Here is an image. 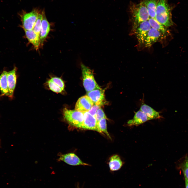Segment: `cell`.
Listing matches in <instances>:
<instances>
[{"label": "cell", "instance_id": "6da1fadb", "mask_svg": "<svg viewBox=\"0 0 188 188\" xmlns=\"http://www.w3.org/2000/svg\"><path fill=\"white\" fill-rule=\"evenodd\" d=\"M129 10L131 16L133 32L141 23L148 20L150 18L148 10L142 1L138 4L131 2Z\"/></svg>", "mask_w": 188, "mask_h": 188}, {"label": "cell", "instance_id": "7a4b0ae2", "mask_svg": "<svg viewBox=\"0 0 188 188\" xmlns=\"http://www.w3.org/2000/svg\"><path fill=\"white\" fill-rule=\"evenodd\" d=\"M168 0H158L155 19L160 23L168 28L173 25L172 11L173 7L168 3Z\"/></svg>", "mask_w": 188, "mask_h": 188}, {"label": "cell", "instance_id": "3957f363", "mask_svg": "<svg viewBox=\"0 0 188 188\" xmlns=\"http://www.w3.org/2000/svg\"><path fill=\"white\" fill-rule=\"evenodd\" d=\"M83 78V85L87 92L94 90L101 89L96 82L93 71L82 62L80 63Z\"/></svg>", "mask_w": 188, "mask_h": 188}, {"label": "cell", "instance_id": "277c9868", "mask_svg": "<svg viewBox=\"0 0 188 188\" xmlns=\"http://www.w3.org/2000/svg\"><path fill=\"white\" fill-rule=\"evenodd\" d=\"M63 115L64 119L70 125L81 128L84 119L83 112L65 108L63 110Z\"/></svg>", "mask_w": 188, "mask_h": 188}, {"label": "cell", "instance_id": "5b68a950", "mask_svg": "<svg viewBox=\"0 0 188 188\" xmlns=\"http://www.w3.org/2000/svg\"><path fill=\"white\" fill-rule=\"evenodd\" d=\"M39 13V10L35 9L29 13L23 11L20 13L22 27L24 30L33 29Z\"/></svg>", "mask_w": 188, "mask_h": 188}, {"label": "cell", "instance_id": "8992f818", "mask_svg": "<svg viewBox=\"0 0 188 188\" xmlns=\"http://www.w3.org/2000/svg\"><path fill=\"white\" fill-rule=\"evenodd\" d=\"M151 28L148 21H146L141 23L133 32L140 45H144L145 39Z\"/></svg>", "mask_w": 188, "mask_h": 188}, {"label": "cell", "instance_id": "52a82bcc", "mask_svg": "<svg viewBox=\"0 0 188 188\" xmlns=\"http://www.w3.org/2000/svg\"><path fill=\"white\" fill-rule=\"evenodd\" d=\"M165 37L161 32L151 27L145 39L144 45L145 47H150L154 43L162 40Z\"/></svg>", "mask_w": 188, "mask_h": 188}, {"label": "cell", "instance_id": "ba28073f", "mask_svg": "<svg viewBox=\"0 0 188 188\" xmlns=\"http://www.w3.org/2000/svg\"><path fill=\"white\" fill-rule=\"evenodd\" d=\"M84 119L81 128L96 131L103 133L99 130L95 116L90 114L87 111L84 112Z\"/></svg>", "mask_w": 188, "mask_h": 188}, {"label": "cell", "instance_id": "9c48e42d", "mask_svg": "<svg viewBox=\"0 0 188 188\" xmlns=\"http://www.w3.org/2000/svg\"><path fill=\"white\" fill-rule=\"evenodd\" d=\"M49 89L52 91L57 93H60L64 90V83L60 78L52 77L47 81Z\"/></svg>", "mask_w": 188, "mask_h": 188}, {"label": "cell", "instance_id": "30bf717a", "mask_svg": "<svg viewBox=\"0 0 188 188\" xmlns=\"http://www.w3.org/2000/svg\"><path fill=\"white\" fill-rule=\"evenodd\" d=\"M58 160L62 161L72 166L89 165L83 162L77 155L73 153L60 155Z\"/></svg>", "mask_w": 188, "mask_h": 188}, {"label": "cell", "instance_id": "8fae6325", "mask_svg": "<svg viewBox=\"0 0 188 188\" xmlns=\"http://www.w3.org/2000/svg\"><path fill=\"white\" fill-rule=\"evenodd\" d=\"M86 95L91 99L94 105L101 106L105 104L104 91L102 89H96L87 92Z\"/></svg>", "mask_w": 188, "mask_h": 188}, {"label": "cell", "instance_id": "7c38bea8", "mask_svg": "<svg viewBox=\"0 0 188 188\" xmlns=\"http://www.w3.org/2000/svg\"><path fill=\"white\" fill-rule=\"evenodd\" d=\"M16 68L15 67L12 70L7 72V81L8 89V97L12 99L15 87L16 80Z\"/></svg>", "mask_w": 188, "mask_h": 188}, {"label": "cell", "instance_id": "4fadbf2b", "mask_svg": "<svg viewBox=\"0 0 188 188\" xmlns=\"http://www.w3.org/2000/svg\"><path fill=\"white\" fill-rule=\"evenodd\" d=\"M93 105L91 99L87 95H85L78 99L76 104L75 109L83 112H87Z\"/></svg>", "mask_w": 188, "mask_h": 188}, {"label": "cell", "instance_id": "5bb4252c", "mask_svg": "<svg viewBox=\"0 0 188 188\" xmlns=\"http://www.w3.org/2000/svg\"><path fill=\"white\" fill-rule=\"evenodd\" d=\"M42 14V19L39 35V39L41 46H42L50 30V24L47 19L44 11H43Z\"/></svg>", "mask_w": 188, "mask_h": 188}, {"label": "cell", "instance_id": "9a60e30c", "mask_svg": "<svg viewBox=\"0 0 188 188\" xmlns=\"http://www.w3.org/2000/svg\"><path fill=\"white\" fill-rule=\"evenodd\" d=\"M149 120L145 114L139 110L135 113L133 118L129 120L127 124L130 126H138Z\"/></svg>", "mask_w": 188, "mask_h": 188}, {"label": "cell", "instance_id": "2e32d148", "mask_svg": "<svg viewBox=\"0 0 188 188\" xmlns=\"http://www.w3.org/2000/svg\"><path fill=\"white\" fill-rule=\"evenodd\" d=\"M140 110L145 114L149 120L161 118V116L158 112L146 104H142L140 106Z\"/></svg>", "mask_w": 188, "mask_h": 188}, {"label": "cell", "instance_id": "e0dca14e", "mask_svg": "<svg viewBox=\"0 0 188 188\" xmlns=\"http://www.w3.org/2000/svg\"><path fill=\"white\" fill-rule=\"evenodd\" d=\"M24 31L26 36L29 42L33 45L36 50L38 49L40 45L39 36L33 30Z\"/></svg>", "mask_w": 188, "mask_h": 188}, {"label": "cell", "instance_id": "ac0fdd59", "mask_svg": "<svg viewBox=\"0 0 188 188\" xmlns=\"http://www.w3.org/2000/svg\"><path fill=\"white\" fill-rule=\"evenodd\" d=\"M158 0H143L142 2L145 5L150 17L155 18L157 5Z\"/></svg>", "mask_w": 188, "mask_h": 188}, {"label": "cell", "instance_id": "d6986e66", "mask_svg": "<svg viewBox=\"0 0 188 188\" xmlns=\"http://www.w3.org/2000/svg\"><path fill=\"white\" fill-rule=\"evenodd\" d=\"M148 21L151 28L159 31L166 37L169 33L168 28L160 23L155 18L150 17Z\"/></svg>", "mask_w": 188, "mask_h": 188}, {"label": "cell", "instance_id": "ffe728a7", "mask_svg": "<svg viewBox=\"0 0 188 188\" xmlns=\"http://www.w3.org/2000/svg\"><path fill=\"white\" fill-rule=\"evenodd\" d=\"M7 73V71H3L0 75V91L2 96H8Z\"/></svg>", "mask_w": 188, "mask_h": 188}, {"label": "cell", "instance_id": "44dd1931", "mask_svg": "<svg viewBox=\"0 0 188 188\" xmlns=\"http://www.w3.org/2000/svg\"><path fill=\"white\" fill-rule=\"evenodd\" d=\"M109 164L110 170L114 171L119 169L122 165L123 162L118 155H114L110 158Z\"/></svg>", "mask_w": 188, "mask_h": 188}, {"label": "cell", "instance_id": "7402d4cb", "mask_svg": "<svg viewBox=\"0 0 188 188\" xmlns=\"http://www.w3.org/2000/svg\"><path fill=\"white\" fill-rule=\"evenodd\" d=\"M181 161V167L185 178L188 180V155H185Z\"/></svg>", "mask_w": 188, "mask_h": 188}, {"label": "cell", "instance_id": "603a6c76", "mask_svg": "<svg viewBox=\"0 0 188 188\" xmlns=\"http://www.w3.org/2000/svg\"><path fill=\"white\" fill-rule=\"evenodd\" d=\"M106 119L104 118L100 120L97 123L98 126L99 130L102 133H104L109 138L111 139V137L107 130Z\"/></svg>", "mask_w": 188, "mask_h": 188}, {"label": "cell", "instance_id": "cb8c5ba5", "mask_svg": "<svg viewBox=\"0 0 188 188\" xmlns=\"http://www.w3.org/2000/svg\"><path fill=\"white\" fill-rule=\"evenodd\" d=\"M42 15L41 13H39L38 14L37 19L34 26L33 30L39 37L41 30L42 21Z\"/></svg>", "mask_w": 188, "mask_h": 188}, {"label": "cell", "instance_id": "d4e9b609", "mask_svg": "<svg viewBox=\"0 0 188 188\" xmlns=\"http://www.w3.org/2000/svg\"><path fill=\"white\" fill-rule=\"evenodd\" d=\"M95 117L96 119L97 124L101 120L104 118L107 119V118L103 109L99 108L97 111Z\"/></svg>", "mask_w": 188, "mask_h": 188}, {"label": "cell", "instance_id": "484cf974", "mask_svg": "<svg viewBox=\"0 0 188 188\" xmlns=\"http://www.w3.org/2000/svg\"><path fill=\"white\" fill-rule=\"evenodd\" d=\"M101 106L93 105L90 110L87 111L90 114L95 116L97 110L101 108Z\"/></svg>", "mask_w": 188, "mask_h": 188}, {"label": "cell", "instance_id": "4316f807", "mask_svg": "<svg viewBox=\"0 0 188 188\" xmlns=\"http://www.w3.org/2000/svg\"><path fill=\"white\" fill-rule=\"evenodd\" d=\"M185 178V184L186 188H188V180L186 178Z\"/></svg>", "mask_w": 188, "mask_h": 188}]
</instances>
